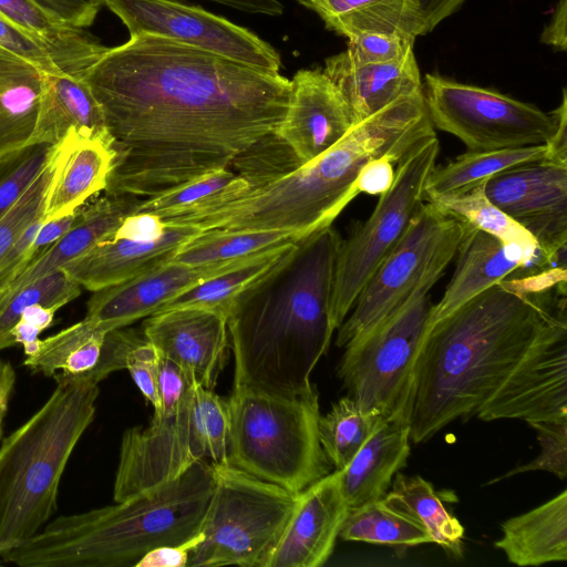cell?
Instances as JSON below:
<instances>
[{
    "label": "cell",
    "mask_w": 567,
    "mask_h": 567,
    "mask_svg": "<svg viewBox=\"0 0 567 567\" xmlns=\"http://www.w3.org/2000/svg\"><path fill=\"white\" fill-rule=\"evenodd\" d=\"M80 217V208L68 216L45 221L37 234L33 243L29 248V256L33 260L56 240H59L71 227L76 223Z\"/></svg>",
    "instance_id": "cell-53"
},
{
    "label": "cell",
    "mask_w": 567,
    "mask_h": 567,
    "mask_svg": "<svg viewBox=\"0 0 567 567\" xmlns=\"http://www.w3.org/2000/svg\"><path fill=\"white\" fill-rule=\"evenodd\" d=\"M484 186L485 182L460 192L429 196L424 200L504 244L519 247L538 268L556 265L542 255L537 241L525 228L487 198Z\"/></svg>",
    "instance_id": "cell-34"
},
{
    "label": "cell",
    "mask_w": 567,
    "mask_h": 567,
    "mask_svg": "<svg viewBox=\"0 0 567 567\" xmlns=\"http://www.w3.org/2000/svg\"><path fill=\"white\" fill-rule=\"evenodd\" d=\"M43 73L13 53L0 59V164L28 147L38 116Z\"/></svg>",
    "instance_id": "cell-29"
},
{
    "label": "cell",
    "mask_w": 567,
    "mask_h": 567,
    "mask_svg": "<svg viewBox=\"0 0 567 567\" xmlns=\"http://www.w3.org/2000/svg\"><path fill=\"white\" fill-rule=\"evenodd\" d=\"M194 382L190 374L161 358L162 406L154 411L148 426H134L123 433L113 488L115 503L174 481L206 458L195 412Z\"/></svg>",
    "instance_id": "cell-10"
},
{
    "label": "cell",
    "mask_w": 567,
    "mask_h": 567,
    "mask_svg": "<svg viewBox=\"0 0 567 567\" xmlns=\"http://www.w3.org/2000/svg\"><path fill=\"white\" fill-rule=\"evenodd\" d=\"M8 53H11V52H8L0 48V59L3 58L4 55H7Z\"/></svg>",
    "instance_id": "cell-59"
},
{
    "label": "cell",
    "mask_w": 567,
    "mask_h": 567,
    "mask_svg": "<svg viewBox=\"0 0 567 567\" xmlns=\"http://www.w3.org/2000/svg\"><path fill=\"white\" fill-rule=\"evenodd\" d=\"M53 145L29 146L14 158L0 164V218L38 176Z\"/></svg>",
    "instance_id": "cell-46"
},
{
    "label": "cell",
    "mask_w": 567,
    "mask_h": 567,
    "mask_svg": "<svg viewBox=\"0 0 567 567\" xmlns=\"http://www.w3.org/2000/svg\"><path fill=\"white\" fill-rule=\"evenodd\" d=\"M212 466L214 488L199 530L203 539L190 550L187 567H267L299 493L230 464Z\"/></svg>",
    "instance_id": "cell-8"
},
{
    "label": "cell",
    "mask_w": 567,
    "mask_h": 567,
    "mask_svg": "<svg viewBox=\"0 0 567 567\" xmlns=\"http://www.w3.org/2000/svg\"><path fill=\"white\" fill-rule=\"evenodd\" d=\"M56 311L58 310L54 308H48L41 305H33L25 308L22 311L19 320L37 328L42 332L52 323L54 313Z\"/></svg>",
    "instance_id": "cell-58"
},
{
    "label": "cell",
    "mask_w": 567,
    "mask_h": 567,
    "mask_svg": "<svg viewBox=\"0 0 567 567\" xmlns=\"http://www.w3.org/2000/svg\"><path fill=\"white\" fill-rule=\"evenodd\" d=\"M213 488V466L204 458L178 478L115 505L59 516L1 557L21 567L134 566L158 546L196 536Z\"/></svg>",
    "instance_id": "cell-4"
},
{
    "label": "cell",
    "mask_w": 567,
    "mask_h": 567,
    "mask_svg": "<svg viewBox=\"0 0 567 567\" xmlns=\"http://www.w3.org/2000/svg\"><path fill=\"white\" fill-rule=\"evenodd\" d=\"M291 241H295L291 234L281 230L212 229L185 243L171 261L194 267L226 265L244 261Z\"/></svg>",
    "instance_id": "cell-35"
},
{
    "label": "cell",
    "mask_w": 567,
    "mask_h": 567,
    "mask_svg": "<svg viewBox=\"0 0 567 567\" xmlns=\"http://www.w3.org/2000/svg\"><path fill=\"white\" fill-rule=\"evenodd\" d=\"M23 364L35 373L53 377L61 372L96 383L123 370L110 331L87 318L40 339L37 350L27 355Z\"/></svg>",
    "instance_id": "cell-25"
},
{
    "label": "cell",
    "mask_w": 567,
    "mask_h": 567,
    "mask_svg": "<svg viewBox=\"0 0 567 567\" xmlns=\"http://www.w3.org/2000/svg\"><path fill=\"white\" fill-rule=\"evenodd\" d=\"M247 260L197 267L169 260L134 278L93 291L87 301L85 318L107 331L127 327L153 315L164 303L195 285Z\"/></svg>",
    "instance_id": "cell-19"
},
{
    "label": "cell",
    "mask_w": 567,
    "mask_h": 567,
    "mask_svg": "<svg viewBox=\"0 0 567 567\" xmlns=\"http://www.w3.org/2000/svg\"><path fill=\"white\" fill-rule=\"evenodd\" d=\"M81 137L83 136L79 132L72 130L61 142L54 144L38 176L0 218V260L23 230L43 215L53 179Z\"/></svg>",
    "instance_id": "cell-38"
},
{
    "label": "cell",
    "mask_w": 567,
    "mask_h": 567,
    "mask_svg": "<svg viewBox=\"0 0 567 567\" xmlns=\"http://www.w3.org/2000/svg\"><path fill=\"white\" fill-rule=\"evenodd\" d=\"M0 14L39 43L64 73L82 74L109 49L83 29L62 22L33 0H0Z\"/></svg>",
    "instance_id": "cell-28"
},
{
    "label": "cell",
    "mask_w": 567,
    "mask_h": 567,
    "mask_svg": "<svg viewBox=\"0 0 567 567\" xmlns=\"http://www.w3.org/2000/svg\"><path fill=\"white\" fill-rule=\"evenodd\" d=\"M81 286L62 269L20 289L0 310V350L12 347L11 330L22 311L33 305L59 310L81 295Z\"/></svg>",
    "instance_id": "cell-40"
},
{
    "label": "cell",
    "mask_w": 567,
    "mask_h": 567,
    "mask_svg": "<svg viewBox=\"0 0 567 567\" xmlns=\"http://www.w3.org/2000/svg\"><path fill=\"white\" fill-rule=\"evenodd\" d=\"M462 224L455 271L440 301L432 305L426 328L518 271L538 269L519 247L504 244L465 221Z\"/></svg>",
    "instance_id": "cell-21"
},
{
    "label": "cell",
    "mask_w": 567,
    "mask_h": 567,
    "mask_svg": "<svg viewBox=\"0 0 567 567\" xmlns=\"http://www.w3.org/2000/svg\"><path fill=\"white\" fill-rule=\"evenodd\" d=\"M82 76L114 153L105 194L153 197L217 171L272 133L291 83L174 40L140 35Z\"/></svg>",
    "instance_id": "cell-1"
},
{
    "label": "cell",
    "mask_w": 567,
    "mask_h": 567,
    "mask_svg": "<svg viewBox=\"0 0 567 567\" xmlns=\"http://www.w3.org/2000/svg\"><path fill=\"white\" fill-rule=\"evenodd\" d=\"M143 199L132 195H109L80 207L71 229L25 266L0 293V310L24 286L61 269L101 241L113 238L116 229L137 212Z\"/></svg>",
    "instance_id": "cell-23"
},
{
    "label": "cell",
    "mask_w": 567,
    "mask_h": 567,
    "mask_svg": "<svg viewBox=\"0 0 567 567\" xmlns=\"http://www.w3.org/2000/svg\"><path fill=\"white\" fill-rule=\"evenodd\" d=\"M47 402L0 446V556L40 532L59 483L93 421L99 383L61 372Z\"/></svg>",
    "instance_id": "cell-5"
},
{
    "label": "cell",
    "mask_w": 567,
    "mask_h": 567,
    "mask_svg": "<svg viewBox=\"0 0 567 567\" xmlns=\"http://www.w3.org/2000/svg\"><path fill=\"white\" fill-rule=\"evenodd\" d=\"M231 165L236 174L247 182V189H250L298 168L301 163L292 150L272 132L236 156Z\"/></svg>",
    "instance_id": "cell-42"
},
{
    "label": "cell",
    "mask_w": 567,
    "mask_h": 567,
    "mask_svg": "<svg viewBox=\"0 0 567 567\" xmlns=\"http://www.w3.org/2000/svg\"><path fill=\"white\" fill-rule=\"evenodd\" d=\"M410 455V425L405 416L383 419L372 435L340 471L341 489L350 508L379 501Z\"/></svg>",
    "instance_id": "cell-26"
},
{
    "label": "cell",
    "mask_w": 567,
    "mask_h": 567,
    "mask_svg": "<svg viewBox=\"0 0 567 567\" xmlns=\"http://www.w3.org/2000/svg\"><path fill=\"white\" fill-rule=\"evenodd\" d=\"M290 83L288 106L274 133L303 165L337 144L354 123L340 91L322 69L299 70Z\"/></svg>",
    "instance_id": "cell-17"
},
{
    "label": "cell",
    "mask_w": 567,
    "mask_h": 567,
    "mask_svg": "<svg viewBox=\"0 0 567 567\" xmlns=\"http://www.w3.org/2000/svg\"><path fill=\"white\" fill-rule=\"evenodd\" d=\"M339 536L348 542L398 547L433 543L424 528L388 508L381 499L350 508Z\"/></svg>",
    "instance_id": "cell-39"
},
{
    "label": "cell",
    "mask_w": 567,
    "mask_h": 567,
    "mask_svg": "<svg viewBox=\"0 0 567 567\" xmlns=\"http://www.w3.org/2000/svg\"><path fill=\"white\" fill-rule=\"evenodd\" d=\"M341 241L329 226L293 243L230 303L234 388L281 398L317 393L311 373L336 330L331 296Z\"/></svg>",
    "instance_id": "cell-3"
},
{
    "label": "cell",
    "mask_w": 567,
    "mask_h": 567,
    "mask_svg": "<svg viewBox=\"0 0 567 567\" xmlns=\"http://www.w3.org/2000/svg\"><path fill=\"white\" fill-rule=\"evenodd\" d=\"M414 41L398 32H364L348 39L344 52L359 64L383 63L404 56L413 49Z\"/></svg>",
    "instance_id": "cell-47"
},
{
    "label": "cell",
    "mask_w": 567,
    "mask_h": 567,
    "mask_svg": "<svg viewBox=\"0 0 567 567\" xmlns=\"http://www.w3.org/2000/svg\"><path fill=\"white\" fill-rule=\"evenodd\" d=\"M487 198L525 228L549 262L566 264L567 163L519 165L485 182Z\"/></svg>",
    "instance_id": "cell-15"
},
{
    "label": "cell",
    "mask_w": 567,
    "mask_h": 567,
    "mask_svg": "<svg viewBox=\"0 0 567 567\" xmlns=\"http://www.w3.org/2000/svg\"><path fill=\"white\" fill-rule=\"evenodd\" d=\"M62 22L75 27H90L102 6L103 0H33Z\"/></svg>",
    "instance_id": "cell-49"
},
{
    "label": "cell",
    "mask_w": 567,
    "mask_h": 567,
    "mask_svg": "<svg viewBox=\"0 0 567 567\" xmlns=\"http://www.w3.org/2000/svg\"><path fill=\"white\" fill-rule=\"evenodd\" d=\"M234 187L245 190L248 188V184L235 172L224 168L163 194L143 199L136 213L153 214L161 219H166L184 214L213 196Z\"/></svg>",
    "instance_id": "cell-41"
},
{
    "label": "cell",
    "mask_w": 567,
    "mask_h": 567,
    "mask_svg": "<svg viewBox=\"0 0 567 567\" xmlns=\"http://www.w3.org/2000/svg\"><path fill=\"white\" fill-rule=\"evenodd\" d=\"M476 416L527 423L567 417L566 307L556 310Z\"/></svg>",
    "instance_id": "cell-14"
},
{
    "label": "cell",
    "mask_w": 567,
    "mask_h": 567,
    "mask_svg": "<svg viewBox=\"0 0 567 567\" xmlns=\"http://www.w3.org/2000/svg\"><path fill=\"white\" fill-rule=\"evenodd\" d=\"M381 501L388 508L424 528L433 543L443 547L450 556L462 557L463 525L445 508L432 484L420 475L398 472L391 489Z\"/></svg>",
    "instance_id": "cell-32"
},
{
    "label": "cell",
    "mask_w": 567,
    "mask_h": 567,
    "mask_svg": "<svg viewBox=\"0 0 567 567\" xmlns=\"http://www.w3.org/2000/svg\"><path fill=\"white\" fill-rule=\"evenodd\" d=\"M202 230L186 225L165 224L164 233L153 240H104L61 269L82 288L96 291L169 261L178 249Z\"/></svg>",
    "instance_id": "cell-20"
},
{
    "label": "cell",
    "mask_w": 567,
    "mask_h": 567,
    "mask_svg": "<svg viewBox=\"0 0 567 567\" xmlns=\"http://www.w3.org/2000/svg\"><path fill=\"white\" fill-rule=\"evenodd\" d=\"M227 404L230 465L295 494L330 473L319 440L318 392L281 398L234 388Z\"/></svg>",
    "instance_id": "cell-6"
},
{
    "label": "cell",
    "mask_w": 567,
    "mask_h": 567,
    "mask_svg": "<svg viewBox=\"0 0 567 567\" xmlns=\"http://www.w3.org/2000/svg\"><path fill=\"white\" fill-rule=\"evenodd\" d=\"M537 433L540 453L529 463L519 465L488 484L532 471H546L560 480L567 476V417L528 423Z\"/></svg>",
    "instance_id": "cell-45"
},
{
    "label": "cell",
    "mask_w": 567,
    "mask_h": 567,
    "mask_svg": "<svg viewBox=\"0 0 567 567\" xmlns=\"http://www.w3.org/2000/svg\"><path fill=\"white\" fill-rule=\"evenodd\" d=\"M183 1V0H178ZM223 6L254 14L281 16L284 6L279 0H208Z\"/></svg>",
    "instance_id": "cell-56"
},
{
    "label": "cell",
    "mask_w": 567,
    "mask_h": 567,
    "mask_svg": "<svg viewBox=\"0 0 567 567\" xmlns=\"http://www.w3.org/2000/svg\"><path fill=\"white\" fill-rule=\"evenodd\" d=\"M432 125L461 140L467 151L550 144L567 147V100L544 112L497 91L429 73L422 82Z\"/></svg>",
    "instance_id": "cell-9"
},
{
    "label": "cell",
    "mask_w": 567,
    "mask_h": 567,
    "mask_svg": "<svg viewBox=\"0 0 567 567\" xmlns=\"http://www.w3.org/2000/svg\"><path fill=\"white\" fill-rule=\"evenodd\" d=\"M72 130L112 145L104 112L82 74L44 72L38 116L28 147L56 144Z\"/></svg>",
    "instance_id": "cell-24"
},
{
    "label": "cell",
    "mask_w": 567,
    "mask_h": 567,
    "mask_svg": "<svg viewBox=\"0 0 567 567\" xmlns=\"http://www.w3.org/2000/svg\"><path fill=\"white\" fill-rule=\"evenodd\" d=\"M401 159L394 155H384L371 159L360 172L354 188L359 194L382 195L393 184L394 164Z\"/></svg>",
    "instance_id": "cell-50"
},
{
    "label": "cell",
    "mask_w": 567,
    "mask_h": 567,
    "mask_svg": "<svg viewBox=\"0 0 567 567\" xmlns=\"http://www.w3.org/2000/svg\"><path fill=\"white\" fill-rule=\"evenodd\" d=\"M462 230L461 220L424 200L403 237L369 279L338 328L336 344L344 347L393 311L443 247Z\"/></svg>",
    "instance_id": "cell-12"
},
{
    "label": "cell",
    "mask_w": 567,
    "mask_h": 567,
    "mask_svg": "<svg viewBox=\"0 0 567 567\" xmlns=\"http://www.w3.org/2000/svg\"><path fill=\"white\" fill-rule=\"evenodd\" d=\"M544 159L554 161L547 144L467 151L443 166L433 167L425 182L424 198L460 192L509 168Z\"/></svg>",
    "instance_id": "cell-33"
},
{
    "label": "cell",
    "mask_w": 567,
    "mask_h": 567,
    "mask_svg": "<svg viewBox=\"0 0 567 567\" xmlns=\"http://www.w3.org/2000/svg\"><path fill=\"white\" fill-rule=\"evenodd\" d=\"M114 153L106 143L81 137L53 179L43 216L47 221L75 213L104 190Z\"/></svg>",
    "instance_id": "cell-31"
},
{
    "label": "cell",
    "mask_w": 567,
    "mask_h": 567,
    "mask_svg": "<svg viewBox=\"0 0 567 567\" xmlns=\"http://www.w3.org/2000/svg\"><path fill=\"white\" fill-rule=\"evenodd\" d=\"M295 241L266 250L241 265L206 279L164 303L156 312L182 307L226 311L234 299L268 271Z\"/></svg>",
    "instance_id": "cell-36"
},
{
    "label": "cell",
    "mask_w": 567,
    "mask_h": 567,
    "mask_svg": "<svg viewBox=\"0 0 567 567\" xmlns=\"http://www.w3.org/2000/svg\"><path fill=\"white\" fill-rule=\"evenodd\" d=\"M165 230L164 221L156 215L136 213L128 216L116 229L112 240H153L158 238Z\"/></svg>",
    "instance_id": "cell-52"
},
{
    "label": "cell",
    "mask_w": 567,
    "mask_h": 567,
    "mask_svg": "<svg viewBox=\"0 0 567 567\" xmlns=\"http://www.w3.org/2000/svg\"><path fill=\"white\" fill-rule=\"evenodd\" d=\"M130 37L152 35L177 41L279 74L278 51L248 29L178 0H103Z\"/></svg>",
    "instance_id": "cell-13"
},
{
    "label": "cell",
    "mask_w": 567,
    "mask_h": 567,
    "mask_svg": "<svg viewBox=\"0 0 567 567\" xmlns=\"http://www.w3.org/2000/svg\"><path fill=\"white\" fill-rule=\"evenodd\" d=\"M440 152L436 136L413 147L399 163L391 187L380 195L370 217L342 240L331 296V321L338 329L381 262L396 246L424 202V186Z\"/></svg>",
    "instance_id": "cell-11"
},
{
    "label": "cell",
    "mask_w": 567,
    "mask_h": 567,
    "mask_svg": "<svg viewBox=\"0 0 567 567\" xmlns=\"http://www.w3.org/2000/svg\"><path fill=\"white\" fill-rule=\"evenodd\" d=\"M422 22V34L434 30L443 20L456 12L465 0H414Z\"/></svg>",
    "instance_id": "cell-54"
},
{
    "label": "cell",
    "mask_w": 567,
    "mask_h": 567,
    "mask_svg": "<svg viewBox=\"0 0 567 567\" xmlns=\"http://www.w3.org/2000/svg\"><path fill=\"white\" fill-rule=\"evenodd\" d=\"M202 539L203 533L199 532L185 543L158 546L146 553L134 567H187L190 550Z\"/></svg>",
    "instance_id": "cell-51"
},
{
    "label": "cell",
    "mask_w": 567,
    "mask_h": 567,
    "mask_svg": "<svg viewBox=\"0 0 567 567\" xmlns=\"http://www.w3.org/2000/svg\"><path fill=\"white\" fill-rule=\"evenodd\" d=\"M322 70L340 91L354 124L422 90L413 49L400 59L367 64L353 62L343 51L328 58Z\"/></svg>",
    "instance_id": "cell-22"
},
{
    "label": "cell",
    "mask_w": 567,
    "mask_h": 567,
    "mask_svg": "<svg viewBox=\"0 0 567 567\" xmlns=\"http://www.w3.org/2000/svg\"><path fill=\"white\" fill-rule=\"evenodd\" d=\"M142 331L161 358L175 363L202 386L214 390L230 349L221 311L175 308L146 317Z\"/></svg>",
    "instance_id": "cell-16"
},
{
    "label": "cell",
    "mask_w": 567,
    "mask_h": 567,
    "mask_svg": "<svg viewBox=\"0 0 567 567\" xmlns=\"http://www.w3.org/2000/svg\"><path fill=\"white\" fill-rule=\"evenodd\" d=\"M14 382L16 373L11 363L0 359V439L3 433V421Z\"/></svg>",
    "instance_id": "cell-57"
},
{
    "label": "cell",
    "mask_w": 567,
    "mask_h": 567,
    "mask_svg": "<svg viewBox=\"0 0 567 567\" xmlns=\"http://www.w3.org/2000/svg\"><path fill=\"white\" fill-rule=\"evenodd\" d=\"M123 362L144 398L154 411L162 406L159 390L161 357L153 343L144 336L142 329L123 327Z\"/></svg>",
    "instance_id": "cell-44"
},
{
    "label": "cell",
    "mask_w": 567,
    "mask_h": 567,
    "mask_svg": "<svg viewBox=\"0 0 567 567\" xmlns=\"http://www.w3.org/2000/svg\"><path fill=\"white\" fill-rule=\"evenodd\" d=\"M462 234L443 247L393 311L344 346L338 377L364 412L383 419L405 416L413 367L432 308L430 290L455 257Z\"/></svg>",
    "instance_id": "cell-7"
},
{
    "label": "cell",
    "mask_w": 567,
    "mask_h": 567,
    "mask_svg": "<svg viewBox=\"0 0 567 567\" xmlns=\"http://www.w3.org/2000/svg\"><path fill=\"white\" fill-rule=\"evenodd\" d=\"M348 512L340 471L329 473L300 492L267 567L324 565Z\"/></svg>",
    "instance_id": "cell-18"
},
{
    "label": "cell",
    "mask_w": 567,
    "mask_h": 567,
    "mask_svg": "<svg viewBox=\"0 0 567 567\" xmlns=\"http://www.w3.org/2000/svg\"><path fill=\"white\" fill-rule=\"evenodd\" d=\"M529 291L511 276L426 328L405 416L422 443L457 419L475 416L533 343L566 296Z\"/></svg>",
    "instance_id": "cell-2"
},
{
    "label": "cell",
    "mask_w": 567,
    "mask_h": 567,
    "mask_svg": "<svg viewBox=\"0 0 567 567\" xmlns=\"http://www.w3.org/2000/svg\"><path fill=\"white\" fill-rule=\"evenodd\" d=\"M326 27L350 39L364 32H398L416 39L422 22L414 0H298Z\"/></svg>",
    "instance_id": "cell-30"
},
{
    "label": "cell",
    "mask_w": 567,
    "mask_h": 567,
    "mask_svg": "<svg viewBox=\"0 0 567 567\" xmlns=\"http://www.w3.org/2000/svg\"><path fill=\"white\" fill-rule=\"evenodd\" d=\"M495 547L512 564L540 566L567 560V491L502 524Z\"/></svg>",
    "instance_id": "cell-27"
},
{
    "label": "cell",
    "mask_w": 567,
    "mask_h": 567,
    "mask_svg": "<svg viewBox=\"0 0 567 567\" xmlns=\"http://www.w3.org/2000/svg\"><path fill=\"white\" fill-rule=\"evenodd\" d=\"M0 48L29 61L43 72L51 73L60 71L48 52L39 43L1 14Z\"/></svg>",
    "instance_id": "cell-48"
},
{
    "label": "cell",
    "mask_w": 567,
    "mask_h": 567,
    "mask_svg": "<svg viewBox=\"0 0 567 567\" xmlns=\"http://www.w3.org/2000/svg\"><path fill=\"white\" fill-rule=\"evenodd\" d=\"M196 419L202 433L206 458L212 464H229L227 456L229 414L227 400L214 390L206 389L196 381L193 385Z\"/></svg>",
    "instance_id": "cell-43"
},
{
    "label": "cell",
    "mask_w": 567,
    "mask_h": 567,
    "mask_svg": "<svg viewBox=\"0 0 567 567\" xmlns=\"http://www.w3.org/2000/svg\"><path fill=\"white\" fill-rule=\"evenodd\" d=\"M567 0H558L549 23L540 33V42L556 51L565 52L567 49Z\"/></svg>",
    "instance_id": "cell-55"
},
{
    "label": "cell",
    "mask_w": 567,
    "mask_h": 567,
    "mask_svg": "<svg viewBox=\"0 0 567 567\" xmlns=\"http://www.w3.org/2000/svg\"><path fill=\"white\" fill-rule=\"evenodd\" d=\"M383 417L367 413L351 396L341 398L319 417V440L336 471L343 470Z\"/></svg>",
    "instance_id": "cell-37"
}]
</instances>
